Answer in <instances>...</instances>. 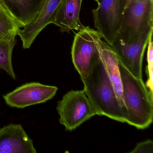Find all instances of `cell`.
I'll list each match as a JSON object with an SVG mask.
<instances>
[{
	"instance_id": "6da1fadb",
	"label": "cell",
	"mask_w": 153,
	"mask_h": 153,
	"mask_svg": "<svg viewBox=\"0 0 153 153\" xmlns=\"http://www.w3.org/2000/svg\"><path fill=\"white\" fill-rule=\"evenodd\" d=\"M119 67L126 110V123L139 129L146 128L153 122V97L142 79L134 76L119 59Z\"/></svg>"
},
{
	"instance_id": "7a4b0ae2",
	"label": "cell",
	"mask_w": 153,
	"mask_h": 153,
	"mask_svg": "<svg viewBox=\"0 0 153 153\" xmlns=\"http://www.w3.org/2000/svg\"><path fill=\"white\" fill-rule=\"evenodd\" d=\"M81 79L84 84L83 90L97 114L126 123L125 113L117 99L100 54L89 76Z\"/></svg>"
},
{
	"instance_id": "3957f363",
	"label": "cell",
	"mask_w": 153,
	"mask_h": 153,
	"mask_svg": "<svg viewBox=\"0 0 153 153\" xmlns=\"http://www.w3.org/2000/svg\"><path fill=\"white\" fill-rule=\"evenodd\" d=\"M153 28V0H142L126 6L118 38L136 42Z\"/></svg>"
},
{
	"instance_id": "277c9868",
	"label": "cell",
	"mask_w": 153,
	"mask_h": 153,
	"mask_svg": "<svg viewBox=\"0 0 153 153\" xmlns=\"http://www.w3.org/2000/svg\"><path fill=\"white\" fill-rule=\"evenodd\" d=\"M102 37L97 30L83 27L74 36L71 48L72 62L81 79L89 76L100 58L99 43Z\"/></svg>"
},
{
	"instance_id": "5b68a950",
	"label": "cell",
	"mask_w": 153,
	"mask_h": 153,
	"mask_svg": "<svg viewBox=\"0 0 153 153\" xmlns=\"http://www.w3.org/2000/svg\"><path fill=\"white\" fill-rule=\"evenodd\" d=\"M96 9L92 10L94 25L102 38L110 46L118 39L126 0H94Z\"/></svg>"
},
{
	"instance_id": "8992f818",
	"label": "cell",
	"mask_w": 153,
	"mask_h": 153,
	"mask_svg": "<svg viewBox=\"0 0 153 153\" xmlns=\"http://www.w3.org/2000/svg\"><path fill=\"white\" fill-rule=\"evenodd\" d=\"M56 109L60 123L69 131L97 114L84 90H71L66 93L58 102Z\"/></svg>"
},
{
	"instance_id": "52a82bcc",
	"label": "cell",
	"mask_w": 153,
	"mask_h": 153,
	"mask_svg": "<svg viewBox=\"0 0 153 153\" xmlns=\"http://www.w3.org/2000/svg\"><path fill=\"white\" fill-rule=\"evenodd\" d=\"M58 90V88L54 86L31 82L17 88L12 92L3 95V98L9 106L22 109L42 103L52 99Z\"/></svg>"
},
{
	"instance_id": "ba28073f",
	"label": "cell",
	"mask_w": 153,
	"mask_h": 153,
	"mask_svg": "<svg viewBox=\"0 0 153 153\" xmlns=\"http://www.w3.org/2000/svg\"><path fill=\"white\" fill-rule=\"evenodd\" d=\"M150 32L145 33L134 43H128L118 38L111 46L125 68L138 78L142 79L143 56Z\"/></svg>"
},
{
	"instance_id": "9c48e42d",
	"label": "cell",
	"mask_w": 153,
	"mask_h": 153,
	"mask_svg": "<svg viewBox=\"0 0 153 153\" xmlns=\"http://www.w3.org/2000/svg\"><path fill=\"white\" fill-rule=\"evenodd\" d=\"M61 1L42 0V7L35 19L18 33L24 49H29L42 31L48 25L53 24L55 13Z\"/></svg>"
},
{
	"instance_id": "30bf717a",
	"label": "cell",
	"mask_w": 153,
	"mask_h": 153,
	"mask_svg": "<svg viewBox=\"0 0 153 153\" xmlns=\"http://www.w3.org/2000/svg\"><path fill=\"white\" fill-rule=\"evenodd\" d=\"M31 139L20 124L0 128V153H36Z\"/></svg>"
},
{
	"instance_id": "8fae6325",
	"label": "cell",
	"mask_w": 153,
	"mask_h": 153,
	"mask_svg": "<svg viewBox=\"0 0 153 153\" xmlns=\"http://www.w3.org/2000/svg\"><path fill=\"white\" fill-rule=\"evenodd\" d=\"M83 0H62L54 16L53 24L62 33L79 31L84 27L79 19Z\"/></svg>"
},
{
	"instance_id": "7c38bea8",
	"label": "cell",
	"mask_w": 153,
	"mask_h": 153,
	"mask_svg": "<svg viewBox=\"0 0 153 153\" xmlns=\"http://www.w3.org/2000/svg\"><path fill=\"white\" fill-rule=\"evenodd\" d=\"M100 58L114 89L117 99L125 113L126 110L123 97L122 85L119 67V59L111 47L102 39L99 43Z\"/></svg>"
},
{
	"instance_id": "4fadbf2b",
	"label": "cell",
	"mask_w": 153,
	"mask_h": 153,
	"mask_svg": "<svg viewBox=\"0 0 153 153\" xmlns=\"http://www.w3.org/2000/svg\"><path fill=\"white\" fill-rule=\"evenodd\" d=\"M2 1L25 27L35 19L42 3V0Z\"/></svg>"
},
{
	"instance_id": "5bb4252c",
	"label": "cell",
	"mask_w": 153,
	"mask_h": 153,
	"mask_svg": "<svg viewBox=\"0 0 153 153\" xmlns=\"http://www.w3.org/2000/svg\"><path fill=\"white\" fill-rule=\"evenodd\" d=\"M25 26L2 0H0V39L16 37Z\"/></svg>"
},
{
	"instance_id": "9a60e30c",
	"label": "cell",
	"mask_w": 153,
	"mask_h": 153,
	"mask_svg": "<svg viewBox=\"0 0 153 153\" xmlns=\"http://www.w3.org/2000/svg\"><path fill=\"white\" fill-rule=\"evenodd\" d=\"M16 37L0 39V68L5 71L13 79H16L12 65L13 49L16 45Z\"/></svg>"
},
{
	"instance_id": "2e32d148",
	"label": "cell",
	"mask_w": 153,
	"mask_h": 153,
	"mask_svg": "<svg viewBox=\"0 0 153 153\" xmlns=\"http://www.w3.org/2000/svg\"><path fill=\"white\" fill-rule=\"evenodd\" d=\"M153 28L150 30L148 43L147 62V74L148 80L146 86L151 96L153 97V45L152 37H153Z\"/></svg>"
},
{
	"instance_id": "e0dca14e",
	"label": "cell",
	"mask_w": 153,
	"mask_h": 153,
	"mask_svg": "<svg viewBox=\"0 0 153 153\" xmlns=\"http://www.w3.org/2000/svg\"><path fill=\"white\" fill-rule=\"evenodd\" d=\"M153 151V142L151 140H147L138 143L136 147L130 153H152Z\"/></svg>"
},
{
	"instance_id": "ac0fdd59",
	"label": "cell",
	"mask_w": 153,
	"mask_h": 153,
	"mask_svg": "<svg viewBox=\"0 0 153 153\" xmlns=\"http://www.w3.org/2000/svg\"><path fill=\"white\" fill-rule=\"evenodd\" d=\"M142 0H126V6L132 3H136L139 2Z\"/></svg>"
}]
</instances>
